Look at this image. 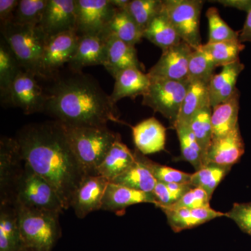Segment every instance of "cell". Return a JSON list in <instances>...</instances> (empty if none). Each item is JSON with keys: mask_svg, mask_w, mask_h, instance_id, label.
Wrapping results in <instances>:
<instances>
[{"mask_svg": "<svg viewBox=\"0 0 251 251\" xmlns=\"http://www.w3.org/2000/svg\"><path fill=\"white\" fill-rule=\"evenodd\" d=\"M25 163L57 191L64 210L86 176L73 150L64 125L55 121L31 124L16 138Z\"/></svg>", "mask_w": 251, "mask_h": 251, "instance_id": "1", "label": "cell"}, {"mask_svg": "<svg viewBox=\"0 0 251 251\" xmlns=\"http://www.w3.org/2000/svg\"><path fill=\"white\" fill-rule=\"evenodd\" d=\"M69 127H107L119 119L116 103L98 81L81 72L58 79L47 92L45 111Z\"/></svg>", "mask_w": 251, "mask_h": 251, "instance_id": "2", "label": "cell"}, {"mask_svg": "<svg viewBox=\"0 0 251 251\" xmlns=\"http://www.w3.org/2000/svg\"><path fill=\"white\" fill-rule=\"evenodd\" d=\"M15 206L23 247L36 251H52L61 237V213Z\"/></svg>", "mask_w": 251, "mask_h": 251, "instance_id": "3", "label": "cell"}, {"mask_svg": "<svg viewBox=\"0 0 251 251\" xmlns=\"http://www.w3.org/2000/svg\"><path fill=\"white\" fill-rule=\"evenodd\" d=\"M68 139L87 175H98L97 169L112 144L121 138L108 127L65 126Z\"/></svg>", "mask_w": 251, "mask_h": 251, "instance_id": "4", "label": "cell"}, {"mask_svg": "<svg viewBox=\"0 0 251 251\" xmlns=\"http://www.w3.org/2000/svg\"><path fill=\"white\" fill-rule=\"evenodd\" d=\"M2 38L23 70L41 77V62L47 36L39 25L9 23L1 27Z\"/></svg>", "mask_w": 251, "mask_h": 251, "instance_id": "5", "label": "cell"}, {"mask_svg": "<svg viewBox=\"0 0 251 251\" xmlns=\"http://www.w3.org/2000/svg\"><path fill=\"white\" fill-rule=\"evenodd\" d=\"M13 204L59 213L64 210L62 201L52 185L25 163L15 184Z\"/></svg>", "mask_w": 251, "mask_h": 251, "instance_id": "6", "label": "cell"}, {"mask_svg": "<svg viewBox=\"0 0 251 251\" xmlns=\"http://www.w3.org/2000/svg\"><path fill=\"white\" fill-rule=\"evenodd\" d=\"M150 78V87L143 96L142 103L161 113L168 120L172 128H175L191 82Z\"/></svg>", "mask_w": 251, "mask_h": 251, "instance_id": "7", "label": "cell"}, {"mask_svg": "<svg viewBox=\"0 0 251 251\" xmlns=\"http://www.w3.org/2000/svg\"><path fill=\"white\" fill-rule=\"evenodd\" d=\"M204 1L201 0H163V11L181 40L193 49L202 44L200 21Z\"/></svg>", "mask_w": 251, "mask_h": 251, "instance_id": "8", "label": "cell"}, {"mask_svg": "<svg viewBox=\"0 0 251 251\" xmlns=\"http://www.w3.org/2000/svg\"><path fill=\"white\" fill-rule=\"evenodd\" d=\"M34 74L22 70L15 79L4 103L20 108L26 115L45 111L47 92Z\"/></svg>", "mask_w": 251, "mask_h": 251, "instance_id": "9", "label": "cell"}, {"mask_svg": "<svg viewBox=\"0 0 251 251\" xmlns=\"http://www.w3.org/2000/svg\"><path fill=\"white\" fill-rule=\"evenodd\" d=\"M80 36L76 31H69L47 37L41 62L42 78H48L72 60Z\"/></svg>", "mask_w": 251, "mask_h": 251, "instance_id": "10", "label": "cell"}, {"mask_svg": "<svg viewBox=\"0 0 251 251\" xmlns=\"http://www.w3.org/2000/svg\"><path fill=\"white\" fill-rule=\"evenodd\" d=\"M116 8L110 0H76V32L103 35Z\"/></svg>", "mask_w": 251, "mask_h": 251, "instance_id": "11", "label": "cell"}, {"mask_svg": "<svg viewBox=\"0 0 251 251\" xmlns=\"http://www.w3.org/2000/svg\"><path fill=\"white\" fill-rule=\"evenodd\" d=\"M23 167L24 161L20 153L17 140L16 138H1L0 142L1 203L13 204V191Z\"/></svg>", "mask_w": 251, "mask_h": 251, "instance_id": "12", "label": "cell"}, {"mask_svg": "<svg viewBox=\"0 0 251 251\" xmlns=\"http://www.w3.org/2000/svg\"><path fill=\"white\" fill-rule=\"evenodd\" d=\"M193 50L184 41L163 51L148 75L151 78L183 81L188 80V64Z\"/></svg>", "mask_w": 251, "mask_h": 251, "instance_id": "13", "label": "cell"}, {"mask_svg": "<svg viewBox=\"0 0 251 251\" xmlns=\"http://www.w3.org/2000/svg\"><path fill=\"white\" fill-rule=\"evenodd\" d=\"M39 26L47 37L76 31V0H49Z\"/></svg>", "mask_w": 251, "mask_h": 251, "instance_id": "14", "label": "cell"}, {"mask_svg": "<svg viewBox=\"0 0 251 251\" xmlns=\"http://www.w3.org/2000/svg\"><path fill=\"white\" fill-rule=\"evenodd\" d=\"M108 180L100 175H87L77 188L71 207L79 219L101 209L102 201Z\"/></svg>", "mask_w": 251, "mask_h": 251, "instance_id": "15", "label": "cell"}, {"mask_svg": "<svg viewBox=\"0 0 251 251\" xmlns=\"http://www.w3.org/2000/svg\"><path fill=\"white\" fill-rule=\"evenodd\" d=\"M244 152L245 145L238 125L228 134L211 141L204 156V166L211 163L232 168L240 161Z\"/></svg>", "mask_w": 251, "mask_h": 251, "instance_id": "16", "label": "cell"}, {"mask_svg": "<svg viewBox=\"0 0 251 251\" xmlns=\"http://www.w3.org/2000/svg\"><path fill=\"white\" fill-rule=\"evenodd\" d=\"M103 36L105 46L103 66L112 77H115L117 73L129 68L143 70V64L138 59L135 46L124 42L112 34Z\"/></svg>", "mask_w": 251, "mask_h": 251, "instance_id": "17", "label": "cell"}, {"mask_svg": "<svg viewBox=\"0 0 251 251\" xmlns=\"http://www.w3.org/2000/svg\"><path fill=\"white\" fill-rule=\"evenodd\" d=\"M131 128L135 147L142 154L145 156L165 150L166 128L155 117L143 120Z\"/></svg>", "mask_w": 251, "mask_h": 251, "instance_id": "18", "label": "cell"}, {"mask_svg": "<svg viewBox=\"0 0 251 251\" xmlns=\"http://www.w3.org/2000/svg\"><path fill=\"white\" fill-rule=\"evenodd\" d=\"M140 203H151L156 206L153 193L136 191L109 181L102 201V210L121 212L125 209Z\"/></svg>", "mask_w": 251, "mask_h": 251, "instance_id": "19", "label": "cell"}, {"mask_svg": "<svg viewBox=\"0 0 251 251\" xmlns=\"http://www.w3.org/2000/svg\"><path fill=\"white\" fill-rule=\"evenodd\" d=\"M105 36L98 34L80 36L76 51L69 65L74 72H81L84 67L103 65Z\"/></svg>", "mask_w": 251, "mask_h": 251, "instance_id": "20", "label": "cell"}, {"mask_svg": "<svg viewBox=\"0 0 251 251\" xmlns=\"http://www.w3.org/2000/svg\"><path fill=\"white\" fill-rule=\"evenodd\" d=\"M114 78L115 85L110 98L115 103L122 99H134L138 96H143L151 82L148 74L136 68L122 70L117 73Z\"/></svg>", "mask_w": 251, "mask_h": 251, "instance_id": "21", "label": "cell"}, {"mask_svg": "<svg viewBox=\"0 0 251 251\" xmlns=\"http://www.w3.org/2000/svg\"><path fill=\"white\" fill-rule=\"evenodd\" d=\"M166 214L168 224L175 232L193 228L225 216L224 213L208 207L197 208V209H163Z\"/></svg>", "mask_w": 251, "mask_h": 251, "instance_id": "22", "label": "cell"}, {"mask_svg": "<svg viewBox=\"0 0 251 251\" xmlns=\"http://www.w3.org/2000/svg\"><path fill=\"white\" fill-rule=\"evenodd\" d=\"M219 74H214L209 84L211 108L228 100L238 90V77L244 69V64L238 60L222 67Z\"/></svg>", "mask_w": 251, "mask_h": 251, "instance_id": "23", "label": "cell"}, {"mask_svg": "<svg viewBox=\"0 0 251 251\" xmlns=\"http://www.w3.org/2000/svg\"><path fill=\"white\" fill-rule=\"evenodd\" d=\"M134 151L122 143L121 138L112 144L97 169V175L112 181L126 171L135 161Z\"/></svg>", "mask_w": 251, "mask_h": 251, "instance_id": "24", "label": "cell"}, {"mask_svg": "<svg viewBox=\"0 0 251 251\" xmlns=\"http://www.w3.org/2000/svg\"><path fill=\"white\" fill-rule=\"evenodd\" d=\"M239 97L240 93L237 90L228 100L213 107L212 140L228 134L239 125Z\"/></svg>", "mask_w": 251, "mask_h": 251, "instance_id": "25", "label": "cell"}, {"mask_svg": "<svg viewBox=\"0 0 251 251\" xmlns=\"http://www.w3.org/2000/svg\"><path fill=\"white\" fill-rule=\"evenodd\" d=\"M23 247L16 206L0 204V251H21Z\"/></svg>", "mask_w": 251, "mask_h": 251, "instance_id": "26", "label": "cell"}, {"mask_svg": "<svg viewBox=\"0 0 251 251\" xmlns=\"http://www.w3.org/2000/svg\"><path fill=\"white\" fill-rule=\"evenodd\" d=\"M143 38L158 46L162 51L183 41L163 9L144 30Z\"/></svg>", "mask_w": 251, "mask_h": 251, "instance_id": "27", "label": "cell"}, {"mask_svg": "<svg viewBox=\"0 0 251 251\" xmlns=\"http://www.w3.org/2000/svg\"><path fill=\"white\" fill-rule=\"evenodd\" d=\"M207 105H211L209 85L201 82H191L180 109L175 126L177 125L189 126L193 117Z\"/></svg>", "mask_w": 251, "mask_h": 251, "instance_id": "28", "label": "cell"}, {"mask_svg": "<svg viewBox=\"0 0 251 251\" xmlns=\"http://www.w3.org/2000/svg\"><path fill=\"white\" fill-rule=\"evenodd\" d=\"M112 34L120 40L135 46L143 38V31L126 9H115L103 35Z\"/></svg>", "mask_w": 251, "mask_h": 251, "instance_id": "29", "label": "cell"}, {"mask_svg": "<svg viewBox=\"0 0 251 251\" xmlns=\"http://www.w3.org/2000/svg\"><path fill=\"white\" fill-rule=\"evenodd\" d=\"M134 153L136 158L134 163L123 174L110 182L136 191L152 193L157 181L148 167L138 158L135 151Z\"/></svg>", "mask_w": 251, "mask_h": 251, "instance_id": "30", "label": "cell"}, {"mask_svg": "<svg viewBox=\"0 0 251 251\" xmlns=\"http://www.w3.org/2000/svg\"><path fill=\"white\" fill-rule=\"evenodd\" d=\"M22 70L12 50L1 38L0 44V92L3 103L6 102L13 82Z\"/></svg>", "mask_w": 251, "mask_h": 251, "instance_id": "31", "label": "cell"}, {"mask_svg": "<svg viewBox=\"0 0 251 251\" xmlns=\"http://www.w3.org/2000/svg\"><path fill=\"white\" fill-rule=\"evenodd\" d=\"M231 169L232 167L207 163L192 174L190 184L193 188H202L211 199L214 191Z\"/></svg>", "mask_w": 251, "mask_h": 251, "instance_id": "32", "label": "cell"}, {"mask_svg": "<svg viewBox=\"0 0 251 251\" xmlns=\"http://www.w3.org/2000/svg\"><path fill=\"white\" fill-rule=\"evenodd\" d=\"M216 66L210 54L203 49L202 45L193 50L188 64V80L208 84L214 75Z\"/></svg>", "mask_w": 251, "mask_h": 251, "instance_id": "33", "label": "cell"}, {"mask_svg": "<svg viewBox=\"0 0 251 251\" xmlns=\"http://www.w3.org/2000/svg\"><path fill=\"white\" fill-rule=\"evenodd\" d=\"M180 148L181 158L191 163L196 171L204 166V153L196 137L188 125H177L175 126Z\"/></svg>", "mask_w": 251, "mask_h": 251, "instance_id": "34", "label": "cell"}, {"mask_svg": "<svg viewBox=\"0 0 251 251\" xmlns=\"http://www.w3.org/2000/svg\"><path fill=\"white\" fill-rule=\"evenodd\" d=\"M202 48L210 54L216 67H224L239 60V54L245 49V46L237 40L206 43Z\"/></svg>", "mask_w": 251, "mask_h": 251, "instance_id": "35", "label": "cell"}, {"mask_svg": "<svg viewBox=\"0 0 251 251\" xmlns=\"http://www.w3.org/2000/svg\"><path fill=\"white\" fill-rule=\"evenodd\" d=\"M162 9V0H131L126 9L144 31Z\"/></svg>", "mask_w": 251, "mask_h": 251, "instance_id": "36", "label": "cell"}, {"mask_svg": "<svg viewBox=\"0 0 251 251\" xmlns=\"http://www.w3.org/2000/svg\"><path fill=\"white\" fill-rule=\"evenodd\" d=\"M49 0H20L12 23L40 25Z\"/></svg>", "mask_w": 251, "mask_h": 251, "instance_id": "37", "label": "cell"}, {"mask_svg": "<svg viewBox=\"0 0 251 251\" xmlns=\"http://www.w3.org/2000/svg\"><path fill=\"white\" fill-rule=\"evenodd\" d=\"M211 113L212 108L211 105H207L193 117L189 125L191 131L202 149L204 153V159L206 151L212 141Z\"/></svg>", "mask_w": 251, "mask_h": 251, "instance_id": "38", "label": "cell"}, {"mask_svg": "<svg viewBox=\"0 0 251 251\" xmlns=\"http://www.w3.org/2000/svg\"><path fill=\"white\" fill-rule=\"evenodd\" d=\"M135 152L138 158L145 163V166L150 169L157 181L165 183V184H170V183L190 184L191 182L192 174L174 169L171 167L163 166L156 162L151 161L137 150H135Z\"/></svg>", "mask_w": 251, "mask_h": 251, "instance_id": "39", "label": "cell"}, {"mask_svg": "<svg viewBox=\"0 0 251 251\" xmlns=\"http://www.w3.org/2000/svg\"><path fill=\"white\" fill-rule=\"evenodd\" d=\"M206 16L209 23V40L207 43L213 44L239 40V31H234L225 22L217 9L209 8L206 11Z\"/></svg>", "mask_w": 251, "mask_h": 251, "instance_id": "40", "label": "cell"}, {"mask_svg": "<svg viewBox=\"0 0 251 251\" xmlns=\"http://www.w3.org/2000/svg\"><path fill=\"white\" fill-rule=\"evenodd\" d=\"M193 188L191 184H165L157 181L152 192L156 200L157 207L162 209L173 205Z\"/></svg>", "mask_w": 251, "mask_h": 251, "instance_id": "41", "label": "cell"}, {"mask_svg": "<svg viewBox=\"0 0 251 251\" xmlns=\"http://www.w3.org/2000/svg\"><path fill=\"white\" fill-rule=\"evenodd\" d=\"M211 198L205 191L201 188H193L182 196L178 202L168 207L163 209H197L210 206Z\"/></svg>", "mask_w": 251, "mask_h": 251, "instance_id": "42", "label": "cell"}, {"mask_svg": "<svg viewBox=\"0 0 251 251\" xmlns=\"http://www.w3.org/2000/svg\"><path fill=\"white\" fill-rule=\"evenodd\" d=\"M225 216L234 221L244 233L251 236V202L234 203Z\"/></svg>", "mask_w": 251, "mask_h": 251, "instance_id": "43", "label": "cell"}, {"mask_svg": "<svg viewBox=\"0 0 251 251\" xmlns=\"http://www.w3.org/2000/svg\"><path fill=\"white\" fill-rule=\"evenodd\" d=\"M18 0H1L0 1V21L1 27L12 23Z\"/></svg>", "mask_w": 251, "mask_h": 251, "instance_id": "44", "label": "cell"}, {"mask_svg": "<svg viewBox=\"0 0 251 251\" xmlns=\"http://www.w3.org/2000/svg\"><path fill=\"white\" fill-rule=\"evenodd\" d=\"M216 2L226 7L234 8L248 12L251 9V0H219Z\"/></svg>", "mask_w": 251, "mask_h": 251, "instance_id": "45", "label": "cell"}, {"mask_svg": "<svg viewBox=\"0 0 251 251\" xmlns=\"http://www.w3.org/2000/svg\"><path fill=\"white\" fill-rule=\"evenodd\" d=\"M239 41L242 44L244 42H251V9L248 11L244 27L239 31Z\"/></svg>", "mask_w": 251, "mask_h": 251, "instance_id": "46", "label": "cell"}, {"mask_svg": "<svg viewBox=\"0 0 251 251\" xmlns=\"http://www.w3.org/2000/svg\"><path fill=\"white\" fill-rule=\"evenodd\" d=\"M112 4L117 9H126L128 6V0H110Z\"/></svg>", "mask_w": 251, "mask_h": 251, "instance_id": "47", "label": "cell"}, {"mask_svg": "<svg viewBox=\"0 0 251 251\" xmlns=\"http://www.w3.org/2000/svg\"><path fill=\"white\" fill-rule=\"evenodd\" d=\"M21 251H36L32 250V249H27V248H23L22 250H21Z\"/></svg>", "mask_w": 251, "mask_h": 251, "instance_id": "48", "label": "cell"}]
</instances>
